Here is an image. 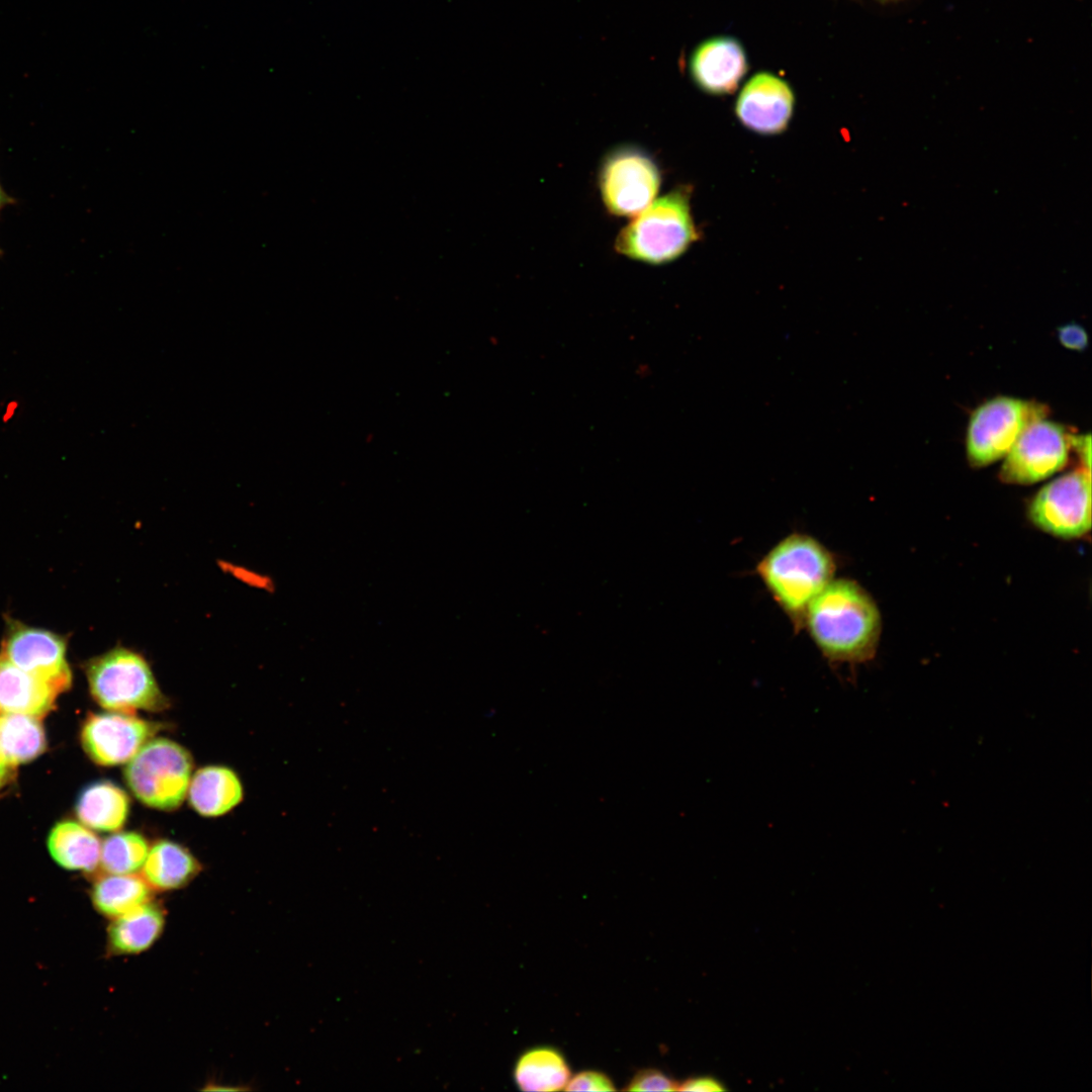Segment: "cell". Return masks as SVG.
I'll list each match as a JSON object with an SVG mask.
<instances>
[{
    "label": "cell",
    "mask_w": 1092,
    "mask_h": 1092,
    "mask_svg": "<svg viewBox=\"0 0 1092 1092\" xmlns=\"http://www.w3.org/2000/svg\"><path fill=\"white\" fill-rule=\"evenodd\" d=\"M795 104L794 90L785 79L768 71H759L742 86L734 111L744 127L770 135L788 127Z\"/></svg>",
    "instance_id": "12"
},
{
    "label": "cell",
    "mask_w": 1092,
    "mask_h": 1092,
    "mask_svg": "<svg viewBox=\"0 0 1092 1092\" xmlns=\"http://www.w3.org/2000/svg\"><path fill=\"white\" fill-rule=\"evenodd\" d=\"M8 202H9V197L6 195V193L3 191L2 187L0 186V209L5 204H7Z\"/></svg>",
    "instance_id": "30"
},
{
    "label": "cell",
    "mask_w": 1092,
    "mask_h": 1092,
    "mask_svg": "<svg viewBox=\"0 0 1092 1092\" xmlns=\"http://www.w3.org/2000/svg\"><path fill=\"white\" fill-rule=\"evenodd\" d=\"M166 922L163 907L149 901L112 920L107 930V946L117 956L139 954L161 936Z\"/></svg>",
    "instance_id": "17"
},
{
    "label": "cell",
    "mask_w": 1092,
    "mask_h": 1092,
    "mask_svg": "<svg viewBox=\"0 0 1092 1092\" xmlns=\"http://www.w3.org/2000/svg\"><path fill=\"white\" fill-rule=\"evenodd\" d=\"M1071 447L1076 450L1080 456L1082 466L1090 469L1091 461V443L1090 435H1071Z\"/></svg>",
    "instance_id": "28"
},
{
    "label": "cell",
    "mask_w": 1092,
    "mask_h": 1092,
    "mask_svg": "<svg viewBox=\"0 0 1092 1092\" xmlns=\"http://www.w3.org/2000/svg\"><path fill=\"white\" fill-rule=\"evenodd\" d=\"M616 1089L611 1078L599 1071H582L570 1077L564 1090L566 1091H614Z\"/></svg>",
    "instance_id": "25"
},
{
    "label": "cell",
    "mask_w": 1092,
    "mask_h": 1092,
    "mask_svg": "<svg viewBox=\"0 0 1092 1092\" xmlns=\"http://www.w3.org/2000/svg\"><path fill=\"white\" fill-rule=\"evenodd\" d=\"M152 889L135 874H104L91 889V901L97 912L114 919L152 900Z\"/></svg>",
    "instance_id": "21"
},
{
    "label": "cell",
    "mask_w": 1092,
    "mask_h": 1092,
    "mask_svg": "<svg viewBox=\"0 0 1092 1092\" xmlns=\"http://www.w3.org/2000/svg\"><path fill=\"white\" fill-rule=\"evenodd\" d=\"M1071 434L1043 419L1029 424L1005 455L999 477L1005 483L1032 484L1061 469L1069 458Z\"/></svg>",
    "instance_id": "9"
},
{
    "label": "cell",
    "mask_w": 1092,
    "mask_h": 1092,
    "mask_svg": "<svg viewBox=\"0 0 1092 1092\" xmlns=\"http://www.w3.org/2000/svg\"><path fill=\"white\" fill-rule=\"evenodd\" d=\"M677 1090L680 1091H724L726 1088L716 1079L712 1077H697L690 1078L681 1082L677 1086Z\"/></svg>",
    "instance_id": "27"
},
{
    "label": "cell",
    "mask_w": 1092,
    "mask_h": 1092,
    "mask_svg": "<svg viewBox=\"0 0 1092 1092\" xmlns=\"http://www.w3.org/2000/svg\"><path fill=\"white\" fill-rule=\"evenodd\" d=\"M13 767L9 765L3 757L0 755V789L8 782L11 777V769Z\"/></svg>",
    "instance_id": "29"
},
{
    "label": "cell",
    "mask_w": 1092,
    "mask_h": 1092,
    "mask_svg": "<svg viewBox=\"0 0 1092 1092\" xmlns=\"http://www.w3.org/2000/svg\"><path fill=\"white\" fill-rule=\"evenodd\" d=\"M661 179L657 163L645 150L623 145L602 159L598 187L610 214L633 218L655 199Z\"/></svg>",
    "instance_id": "6"
},
{
    "label": "cell",
    "mask_w": 1092,
    "mask_h": 1092,
    "mask_svg": "<svg viewBox=\"0 0 1092 1092\" xmlns=\"http://www.w3.org/2000/svg\"><path fill=\"white\" fill-rule=\"evenodd\" d=\"M749 70L742 42L732 35L718 34L699 42L688 60L691 80L704 93L723 96L740 86Z\"/></svg>",
    "instance_id": "13"
},
{
    "label": "cell",
    "mask_w": 1092,
    "mask_h": 1092,
    "mask_svg": "<svg viewBox=\"0 0 1092 1092\" xmlns=\"http://www.w3.org/2000/svg\"><path fill=\"white\" fill-rule=\"evenodd\" d=\"M200 871V862L187 847L160 839L150 846L141 873L152 890L166 892L184 888Z\"/></svg>",
    "instance_id": "16"
},
{
    "label": "cell",
    "mask_w": 1092,
    "mask_h": 1092,
    "mask_svg": "<svg viewBox=\"0 0 1092 1092\" xmlns=\"http://www.w3.org/2000/svg\"><path fill=\"white\" fill-rule=\"evenodd\" d=\"M48 845L53 858L67 870L92 873L99 866L98 837L77 822L58 823L50 833Z\"/></svg>",
    "instance_id": "19"
},
{
    "label": "cell",
    "mask_w": 1092,
    "mask_h": 1092,
    "mask_svg": "<svg viewBox=\"0 0 1092 1092\" xmlns=\"http://www.w3.org/2000/svg\"><path fill=\"white\" fill-rule=\"evenodd\" d=\"M60 692L46 679L26 672L0 657V711L40 718L54 706Z\"/></svg>",
    "instance_id": "14"
},
{
    "label": "cell",
    "mask_w": 1092,
    "mask_h": 1092,
    "mask_svg": "<svg viewBox=\"0 0 1092 1092\" xmlns=\"http://www.w3.org/2000/svg\"><path fill=\"white\" fill-rule=\"evenodd\" d=\"M1090 469L1078 468L1044 486L1027 508L1030 522L1041 531L1063 539L1084 537L1091 529Z\"/></svg>",
    "instance_id": "8"
},
{
    "label": "cell",
    "mask_w": 1092,
    "mask_h": 1092,
    "mask_svg": "<svg viewBox=\"0 0 1092 1092\" xmlns=\"http://www.w3.org/2000/svg\"><path fill=\"white\" fill-rule=\"evenodd\" d=\"M94 700L112 712H161L169 699L161 691L146 657L125 646H115L91 658L85 665Z\"/></svg>",
    "instance_id": "4"
},
{
    "label": "cell",
    "mask_w": 1092,
    "mask_h": 1092,
    "mask_svg": "<svg viewBox=\"0 0 1092 1092\" xmlns=\"http://www.w3.org/2000/svg\"><path fill=\"white\" fill-rule=\"evenodd\" d=\"M678 1083L657 1069L638 1071L624 1090L627 1091H674Z\"/></svg>",
    "instance_id": "24"
},
{
    "label": "cell",
    "mask_w": 1092,
    "mask_h": 1092,
    "mask_svg": "<svg viewBox=\"0 0 1092 1092\" xmlns=\"http://www.w3.org/2000/svg\"><path fill=\"white\" fill-rule=\"evenodd\" d=\"M690 198V188L680 186L654 199L619 232L616 252L649 265L678 259L699 236Z\"/></svg>",
    "instance_id": "3"
},
{
    "label": "cell",
    "mask_w": 1092,
    "mask_h": 1092,
    "mask_svg": "<svg viewBox=\"0 0 1092 1092\" xmlns=\"http://www.w3.org/2000/svg\"><path fill=\"white\" fill-rule=\"evenodd\" d=\"M0 657L46 679L60 693L71 687L66 640L51 631L12 622L2 642Z\"/></svg>",
    "instance_id": "11"
},
{
    "label": "cell",
    "mask_w": 1092,
    "mask_h": 1092,
    "mask_svg": "<svg viewBox=\"0 0 1092 1092\" xmlns=\"http://www.w3.org/2000/svg\"><path fill=\"white\" fill-rule=\"evenodd\" d=\"M1048 414L1042 403L1009 396L982 403L973 412L968 426L966 449L970 464L982 467L1005 457L1025 428Z\"/></svg>",
    "instance_id": "7"
},
{
    "label": "cell",
    "mask_w": 1092,
    "mask_h": 1092,
    "mask_svg": "<svg viewBox=\"0 0 1092 1092\" xmlns=\"http://www.w3.org/2000/svg\"><path fill=\"white\" fill-rule=\"evenodd\" d=\"M193 770V758L181 744L165 738L150 739L126 762L124 781L145 806L172 811L184 802Z\"/></svg>",
    "instance_id": "5"
},
{
    "label": "cell",
    "mask_w": 1092,
    "mask_h": 1092,
    "mask_svg": "<svg viewBox=\"0 0 1092 1092\" xmlns=\"http://www.w3.org/2000/svg\"><path fill=\"white\" fill-rule=\"evenodd\" d=\"M38 719L21 713L0 714V755L12 767L43 752L46 735Z\"/></svg>",
    "instance_id": "22"
},
{
    "label": "cell",
    "mask_w": 1092,
    "mask_h": 1092,
    "mask_svg": "<svg viewBox=\"0 0 1092 1092\" xmlns=\"http://www.w3.org/2000/svg\"><path fill=\"white\" fill-rule=\"evenodd\" d=\"M130 800L126 792L109 781L86 786L76 803V813L87 827L99 831L119 830L126 822Z\"/></svg>",
    "instance_id": "18"
},
{
    "label": "cell",
    "mask_w": 1092,
    "mask_h": 1092,
    "mask_svg": "<svg viewBox=\"0 0 1092 1092\" xmlns=\"http://www.w3.org/2000/svg\"><path fill=\"white\" fill-rule=\"evenodd\" d=\"M1058 335L1060 342L1068 349L1082 351L1087 347V333L1077 324H1068L1060 328Z\"/></svg>",
    "instance_id": "26"
},
{
    "label": "cell",
    "mask_w": 1092,
    "mask_h": 1092,
    "mask_svg": "<svg viewBox=\"0 0 1092 1092\" xmlns=\"http://www.w3.org/2000/svg\"><path fill=\"white\" fill-rule=\"evenodd\" d=\"M837 560L817 538L793 532L756 563L755 573L795 631L802 630L810 603L834 578Z\"/></svg>",
    "instance_id": "2"
},
{
    "label": "cell",
    "mask_w": 1092,
    "mask_h": 1092,
    "mask_svg": "<svg viewBox=\"0 0 1092 1092\" xmlns=\"http://www.w3.org/2000/svg\"><path fill=\"white\" fill-rule=\"evenodd\" d=\"M833 665H855L876 655L882 620L870 593L857 581L833 578L810 603L802 630Z\"/></svg>",
    "instance_id": "1"
},
{
    "label": "cell",
    "mask_w": 1092,
    "mask_h": 1092,
    "mask_svg": "<svg viewBox=\"0 0 1092 1092\" xmlns=\"http://www.w3.org/2000/svg\"><path fill=\"white\" fill-rule=\"evenodd\" d=\"M149 849L150 845L143 834L117 832L101 843L99 866L104 874H135L142 870Z\"/></svg>",
    "instance_id": "23"
},
{
    "label": "cell",
    "mask_w": 1092,
    "mask_h": 1092,
    "mask_svg": "<svg viewBox=\"0 0 1092 1092\" xmlns=\"http://www.w3.org/2000/svg\"><path fill=\"white\" fill-rule=\"evenodd\" d=\"M570 1077L565 1058L551 1046H538L525 1052L514 1070L515 1082L523 1091L564 1090Z\"/></svg>",
    "instance_id": "20"
},
{
    "label": "cell",
    "mask_w": 1092,
    "mask_h": 1092,
    "mask_svg": "<svg viewBox=\"0 0 1092 1092\" xmlns=\"http://www.w3.org/2000/svg\"><path fill=\"white\" fill-rule=\"evenodd\" d=\"M161 729L163 724L135 714L92 713L83 723L81 741L94 762L112 766L129 761Z\"/></svg>",
    "instance_id": "10"
},
{
    "label": "cell",
    "mask_w": 1092,
    "mask_h": 1092,
    "mask_svg": "<svg viewBox=\"0 0 1092 1092\" xmlns=\"http://www.w3.org/2000/svg\"><path fill=\"white\" fill-rule=\"evenodd\" d=\"M878 1H880L882 3H895V2L902 1V0H878Z\"/></svg>",
    "instance_id": "31"
},
{
    "label": "cell",
    "mask_w": 1092,
    "mask_h": 1092,
    "mask_svg": "<svg viewBox=\"0 0 1092 1092\" xmlns=\"http://www.w3.org/2000/svg\"><path fill=\"white\" fill-rule=\"evenodd\" d=\"M190 806L204 817L221 816L237 805L244 796L238 775L224 765H206L191 777L188 792Z\"/></svg>",
    "instance_id": "15"
}]
</instances>
